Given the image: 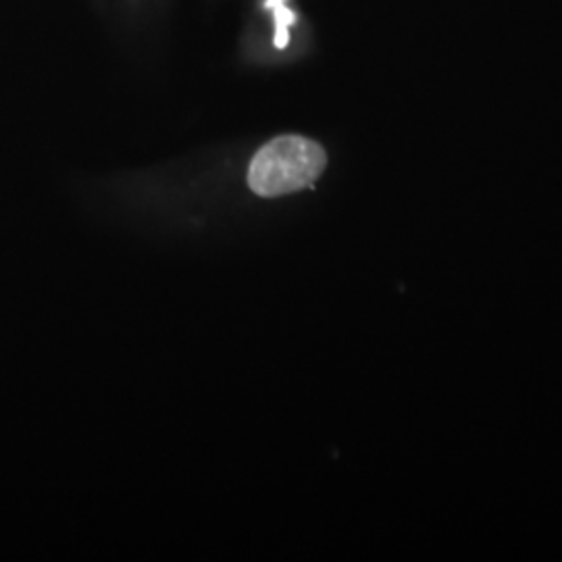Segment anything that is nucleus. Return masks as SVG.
<instances>
[{
	"mask_svg": "<svg viewBox=\"0 0 562 562\" xmlns=\"http://www.w3.org/2000/svg\"><path fill=\"white\" fill-rule=\"evenodd\" d=\"M327 155L322 144L304 136L267 142L248 167V186L262 199H276L311 188L322 178Z\"/></svg>",
	"mask_w": 562,
	"mask_h": 562,
	"instance_id": "nucleus-1",
	"label": "nucleus"
},
{
	"mask_svg": "<svg viewBox=\"0 0 562 562\" xmlns=\"http://www.w3.org/2000/svg\"><path fill=\"white\" fill-rule=\"evenodd\" d=\"M265 9L273 11V20H276V38H273V44L278 48H285L288 46V38H290L288 27L296 21L294 11L285 7V0H267Z\"/></svg>",
	"mask_w": 562,
	"mask_h": 562,
	"instance_id": "nucleus-2",
	"label": "nucleus"
}]
</instances>
